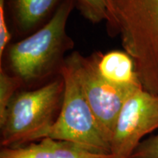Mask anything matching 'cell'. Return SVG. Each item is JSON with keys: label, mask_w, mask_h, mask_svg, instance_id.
<instances>
[{"label": "cell", "mask_w": 158, "mask_h": 158, "mask_svg": "<svg viewBox=\"0 0 158 158\" xmlns=\"http://www.w3.org/2000/svg\"><path fill=\"white\" fill-rule=\"evenodd\" d=\"M108 31L118 36L141 84L158 89V0H106Z\"/></svg>", "instance_id": "1"}, {"label": "cell", "mask_w": 158, "mask_h": 158, "mask_svg": "<svg viewBox=\"0 0 158 158\" xmlns=\"http://www.w3.org/2000/svg\"><path fill=\"white\" fill-rule=\"evenodd\" d=\"M64 89L62 78L35 90L15 94L0 122L1 147H19L43 138L60 111Z\"/></svg>", "instance_id": "2"}, {"label": "cell", "mask_w": 158, "mask_h": 158, "mask_svg": "<svg viewBox=\"0 0 158 158\" xmlns=\"http://www.w3.org/2000/svg\"><path fill=\"white\" fill-rule=\"evenodd\" d=\"M64 95L56 121L44 138L70 141L98 153L111 155V143L92 113L73 70L65 62L61 68Z\"/></svg>", "instance_id": "3"}, {"label": "cell", "mask_w": 158, "mask_h": 158, "mask_svg": "<svg viewBox=\"0 0 158 158\" xmlns=\"http://www.w3.org/2000/svg\"><path fill=\"white\" fill-rule=\"evenodd\" d=\"M73 4L66 0L42 29L10 51V61L15 76L30 82L44 76L68 45L66 24Z\"/></svg>", "instance_id": "4"}, {"label": "cell", "mask_w": 158, "mask_h": 158, "mask_svg": "<svg viewBox=\"0 0 158 158\" xmlns=\"http://www.w3.org/2000/svg\"><path fill=\"white\" fill-rule=\"evenodd\" d=\"M66 61L72 67L99 125L111 143L124 105L143 88L141 84L120 85L108 81L99 73L94 56L86 58L76 52Z\"/></svg>", "instance_id": "5"}, {"label": "cell", "mask_w": 158, "mask_h": 158, "mask_svg": "<svg viewBox=\"0 0 158 158\" xmlns=\"http://www.w3.org/2000/svg\"><path fill=\"white\" fill-rule=\"evenodd\" d=\"M158 129V96L138 89L127 100L111 140V155L130 158L144 136Z\"/></svg>", "instance_id": "6"}, {"label": "cell", "mask_w": 158, "mask_h": 158, "mask_svg": "<svg viewBox=\"0 0 158 158\" xmlns=\"http://www.w3.org/2000/svg\"><path fill=\"white\" fill-rule=\"evenodd\" d=\"M70 141L44 138L15 147H2L0 158H111Z\"/></svg>", "instance_id": "7"}, {"label": "cell", "mask_w": 158, "mask_h": 158, "mask_svg": "<svg viewBox=\"0 0 158 158\" xmlns=\"http://www.w3.org/2000/svg\"><path fill=\"white\" fill-rule=\"evenodd\" d=\"M94 58L99 73L108 81L120 85L141 84L133 59L126 52L114 51L106 54H97Z\"/></svg>", "instance_id": "8"}, {"label": "cell", "mask_w": 158, "mask_h": 158, "mask_svg": "<svg viewBox=\"0 0 158 158\" xmlns=\"http://www.w3.org/2000/svg\"><path fill=\"white\" fill-rule=\"evenodd\" d=\"M58 0H16L18 22L23 30H28L42 20Z\"/></svg>", "instance_id": "9"}, {"label": "cell", "mask_w": 158, "mask_h": 158, "mask_svg": "<svg viewBox=\"0 0 158 158\" xmlns=\"http://www.w3.org/2000/svg\"><path fill=\"white\" fill-rule=\"evenodd\" d=\"M21 83L19 77L9 76L2 68L0 69V122L4 119L10 102Z\"/></svg>", "instance_id": "10"}, {"label": "cell", "mask_w": 158, "mask_h": 158, "mask_svg": "<svg viewBox=\"0 0 158 158\" xmlns=\"http://www.w3.org/2000/svg\"><path fill=\"white\" fill-rule=\"evenodd\" d=\"M84 16L92 23H99L107 19L106 0H77Z\"/></svg>", "instance_id": "11"}, {"label": "cell", "mask_w": 158, "mask_h": 158, "mask_svg": "<svg viewBox=\"0 0 158 158\" xmlns=\"http://www.w3.org/2000/svg\"><path fill=\"white\" fill-rule=\"evenodd\" d=\"M130 158H158V134L142 141Z\"/></svg>", "instance_id": "12"}, {"label": "cell", "mask_w": 158, "mask_h": 158, "mask_svg": "<svg viewBox=\"0 0 158 158\" xmlns=\"http://www.w3.org/2000/svg\"><path fill=\"white\" fill-rule=\"evenodd\" d=\"M10 40V35L7 29L5 19V0H0V58Z\"/></svg>", "instance_id": "13"}, {"label": "cell", "mask_w": 158, "mask_h": 158, "mask_svg": "<svg viewBox=\"0 0 158 158\" xmlns=\"http://www.w3.org/2000/svg\"><path fill=\"white\" fill-rule=\"evenodd\" d=\"M111 158H122V157H114V156L113 155V156H112Z\"/></svg>", "instance_id": "14"}]
</instances>
